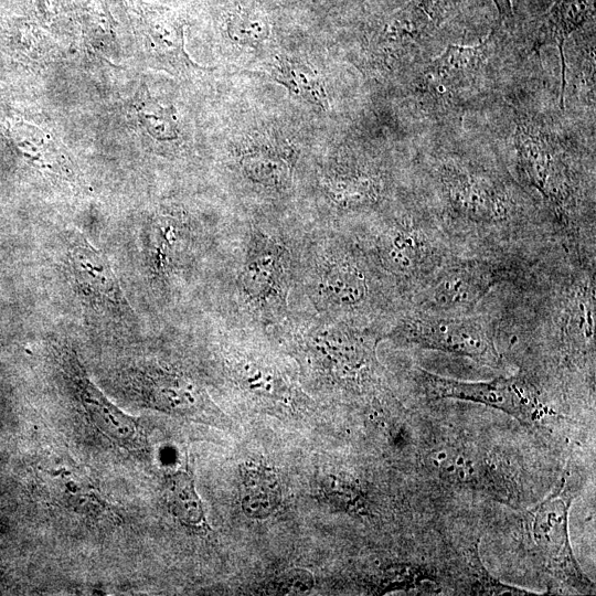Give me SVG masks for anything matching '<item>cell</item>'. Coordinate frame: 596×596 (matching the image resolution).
<instances>
[{
  "instance_id": "cell-4",
  "label": "cell",
  "mask_w": 596,
  "mask_h": 596,
  "mask_svg": "<svg viewBox=\"0 0 596 596\" xmlns=\"http://www.w3.org/2000/svg\"><path fill=\"white\" fill-rule=\"evenodd\" d=\"M532 258L458 255L419 288L404 308L443 315L473 313L494 288L512 281Z\"/></svg>"
},
{
  "instance_id": "cell-9",
  "label": "cell",
  "mask_w": 596,
  "mask_h": 596,
  "mask_svg": "<svg viewBox=\"0 0 596 596\" xmlns=\"http://www.w3.org/2000/svg\"><path fill=\"white\" fill-rule=\"evenodd\" d=\"M67 373L89 421L108 439L134 454L148 450V441L138 419L126 414L89 380L76 359H68Z\"/></svg>"
},
{
  "instance_id": "cell-15",
  "label": "cell",
  "mask_w": 596,
  "mask_h": 596,
  "mask_svg": "<svg viewBox=\"0 0 596 596\" xmlns=\"http://www.w3.org/2000/svg\"><path fill=\"white\" fill-rule=\"evenodd\" d=\"M274 78L290 94L322 109H328V96L321 75L308 63L278 56L273 67Z\"/></svg>"
},
{
  "instance_id": "cell-2",
  "label": "cell",
  "mask_w": 596,
  "mask_h": 596,
  "mask_svg": "<svg viewBox=\"0 0 596 596\" xmlns=\"http://www.w3.org/2000/svg\"><path fill=\"white\" fill-rule=\"evenodd\" d=\"M361 249L404 308L441 267L461 255L422 206L394 215Z\"/></svg>"
},
{
  "instance_id": "cell-17",
  "label": "cell",
  "mask_w": 596,
  "mask_h": 596,
  "mask_svg": "<svg viewBox=\"0 0 596 596\" xmlns=\"http://www.w3.org/2000/svg\"><path fill=\"white\" fill-rule=\"evenodd\" d=\"M166 498L173 515L185 526L204 530L206 520L193 479L184 471L171 475L167 481Z\"/></svg>"
},
{
  "instance_id": "cell-10",
  "label": "cell",
  "mask_w": 596,
  "mask_h": 596,
  "mask_svg": "<svg viewBox=\"0 0 596 596\" xmlns=\"http://www.w3.org/2000/svg\"><path fill=\"white\" fill-rule=\"evenodd\" d=\"M66 269L78 292L94 308L127 313V302L104 255L82 235L70 237Z\"/></svg>"
},
{
  "instance_id": "cell-18",
  "label": "cell",
  "mask_w": 596,
  "mask_h": 596,
  "mask_svg": "<svg viewBox=\"0 0 596 596\" xmlns=\"http://www.w3.org/2000/svg\"><path fill=\"white\" fill-rule=\"evenodd\" d=\"M429 461L438 475L449 481L469 483L479 477L478 458L467 449L440 448L432 454Z\"/></svg>"
},
{
  "instance_id": "cell-19",
  "label": "cell",
  "mask_w": 596,
  "mask_h": 596,
  "mask_svg": "<svg viewBox=\"0 0 596 596\" xmlns=\"http://www.w3.org/2000/svg\"><path fill=\"white\" fill-rule=\"evenodd\" d=\"M234 33L238 41L256 42L268 35L267 23L263 18L247 14L234 17Z\"/></svg>"
},
{
  "instance_id": "cell-20",
  "label": "cell",
  "mask_w": 596,
  "mask_h": 596,
  "mask_svg": "<svg viewBox=\"0 0 596 596\" xmlns=\"http://www.w3.org/2000/svg\"><path fill=\"white\" fill-rule=\"evenodd\" d=\"M494 3L501 21H511L513 19V9L511 0H492Z\"/></svg>"
},
{
  "instance_id": "cell-8",
  "label": "cell",
  "mask_w": 596,
  "mask_h": 596,
  "mask_svg": "<svg viewBox=\"0 0 596 596\" xmlns=\"http://www.w3.org/2000/svg\"><path fill=\"white\" fill-rule=\"evenodd\" d=\"M563 479L546 499L528 512L526 526L546 570L579 592L590 589V581L581 570L568 536V511L573 494Z\"/></svg>"
},
{
  "instance_id": "cell-7",
  "label": "cell",
  "mask_w": 596,
  "mask_h": 596,
  "mask_svg": "<svg viewBox=\"0 0 596 596\" xmlns=\"http://www.w3.org/2000/svg\"><path fill=\"white\" fill-rule=\"evenodd\" d=\"M465 0H409L384 19L371 40L386 65L413 60Z\"/></svg>"
},
{
  "instance_id": "cell-11",
  "label": "cell",
  "mask_w": 596,
  "mask_h": 596,
  "mask_svg": "<svg viewBox=\"0 0 596 596\" xmlns=\"http://www.w3.org/2000/svg\"><path fill=\"white\" fill-rule=\"evenodd\" d=\"M595 0H555L538 28L533 50L553 45L561 60V106L564 103L566 86V58L564 45L568 36L579 29L594 14Z\"/></svg>"
},
{
  "instance_id": "cell-1",
  "label": "cell",
  "mask_w": 596,
  "mask_h": 596,
  "mask_svg": "<svg viewBox=\"0 0 596 596\" xmlns=\"http://www.w3.org/2000/svg\"><path fill=\"white\" fill-rule=\"evenodd\" d=\"M515 170L523 185L539 195L556 241L595 251L594 181L574 153L539 119L522 116L513 138Z\"/></svg>"
},
{
  "instance_id": "cell-3",
  "label": "cell",
  "mask_w": 596,
  "mask_h": 596,
  "mask_svg": "<svg viewBox=\"0 0 596 596\" xmlns=\"http://www.w3.org/2000/svg\"><path fill=\"white\" fill-rule=\"evenodd\" d=\"M384 337L413 345L470 359L488 366L501 364L494 313L443 315L403 308L389 322Z\"/></svg>"
},
{
  "instance_id": "cell-6",
  "label": "cell",
  "mask_w": 596,
  "mask_h": 596,
  "mask_svg": "<svg viewBox=\"0 0 596 596\" xmlns=\"http://www.w3.org/2000/svg\"><path fill=\"white\" fill-rule=\"evenodd\" d=\"M416 382L430 400L455 398L504 412L523 424L538 421L544 409L536 386L524 375L490 381H461L418 368Z\"/></svg>"
},
{
  "instance_id": "cell-14",
  "label": "cell",
  "mask_w": 596,
  "mask_h": 596,
  "mask_svg": "<svg viewBox=\"0 0 596 596\" xmlns=\"http://www.w3.org/2000/svg\"><path fill=\"white\" fill-rule=\"evenodd\" d=\"M284 252L280 245L263 238L252 246L243 269V287L255 300L283 298Z\"/></svg>"
},
{
  "instance_id": "cell-13",
  "label": "cell",
  "mask_w": 596,
  "mask_h": 596,
  "mask_svg": "<svg viewBox=\"0 0 596 596\" xmlns=\"http://www.w3.org/2000/svg\"><path fill=\"white\" fill-rule=\"evenodd\" d=\"M297 151L285 139L257 138L242 156V167L248 178L269 187L288 184Z\"/></svg>"
},
{
  "instance_id": "cell-12",
  "label": "cell",
  "mask_w": 596,
  "mask_h": 596,
  "mask_svg": "<svg viewBox=\"0 0 596 596\" xmlns=\"http://www.w3.org/2000/svg\"><path fill=\"white\" fill-rule=\"evenodd\" d=\"M146 402L163 412L194 415L204 404L201 392L187 379L151 369L139 375L138 383Z\"/></svg>"
},
{
  "instance_id": "cell-5",
  "label": "cell",
  "mask_w": 596,
  "mask_h": 596,
  "mask_svg": "<svg viewBox=\"0 0 596 596\" xmlns=\"http://www.w3.org/2000/svg\"><path fill=\"white\" fill-rule=\"evenodd\" d=\"M497 47L496 31L478 44H449L419 72L414 84L415 99L428 111L461 107L486 84Z\"/></svg>"
},
{
  "instance_id": "cell-16",
  "label": "cell",
  "mask_w": 596,
  "mask_h": 596,
  "mask_svg": "<svg viewBox=\"0 0 596 596\" xmlns=\"http://www.w3.org/2000/svg\"><path fill=\"white\" fill-rule=\"evenodd\" d=\"M279 487L267 468L251 467L242 478V507L252 518H266L278 504Z\"/></svg>"
}]
</instances>
